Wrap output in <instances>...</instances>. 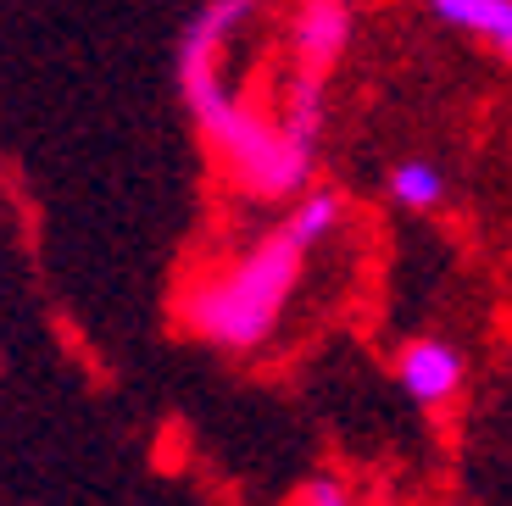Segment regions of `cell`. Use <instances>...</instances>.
Returning a JSON list of instances; mask_svg holds the SVG:
<instances>
[{
    "instance_id": "cell-6",
    "label": "cell",
    "mask_w": 512,
    "mask_h": 506,
    "mask_svg": "<svg viewBox=\"0 0 512 506\" xmlns=\"http://www.w3.org/2000/svg\"><path fill=\"white\" fill-rule=\"evenodd\" d=\"M351 217V195L334 190V184H307V190L290 201V212H284V234H290L301 251H318V245H329L340 228H346Z\"/></svg>"
},
{
    "instance_id": "cell-5",
    "label": "cell",
    "mask_w": 512,
    "mask_h": 506,
    "mask_svg": "<svg viewBox=\"0 0 512 506\" xmlns=\"http://www.w3.org/2000/svg\"><path fill=\"white\" fill-rule=\"evenodd\" d=\"M423 12L440 28L485 45L501 62H512V0H423Z\"/></svg>"
},
{
    "instance_id": "cell-8",
    "label": "cell",
    "mask_w": 512,
    "mask_h": 506,
    "mask_svg": "<svg viewBox=\"0 0 512 506\" xmlns=\"http://www.w3.org/2000/svg\"><path fill=\"white\" fill-rule=\"evenodd\" d=\"M279 123L290 128V134H301V140L323 145V128H329V84H323L318 73H295L290 89H284Z\"/></svg>"
},
{
    "instance_id": "cell-7",
    "label": "cell",
    "mask_w": 512,
    "mask_h": 506,
    "mask_svg": "<svg viewBox=\"0 0 512 506\" xmlns=\"http://www.w3.org/2000/svg\"><path fill=\"white\" fill-rule=\"evenodd\" d=\"M446 195H451V173L435 156H401V162H390V173H384V201L407 217L440 212Z\"/></svg>"
},
{
    "instance_id": "cell-2",
    "label": "cell",
    "mask_w": 512,
    "mask_h": 506,
    "mask_svg": "<svg viewBox=\"0 0 512 506\" xmlns=\"http://www.w3.org/2000/svg\"><path fill=\"white\" fill-rule=\"evenodd\" d=\"M307 256L312 251H301L284 228L256 234L245 251H234L229 262L201 273L179 295V323L212 351H229V356L262 351L279 334L284 312L301 290Z\"/></svg>"
},
{
    "instance_id": "cell-4",
    "label": "cell",
    "mask_w": 512,
    "mask_h": 506,
    "mask_svg": "<svg viewBox=\"0 0 512 506\" xmlns=\"http://www.w3.org/2000/svg\"><path fill=\"white\" fill-rule=\"evenodd\" d=\"M396 384L412 406L440 412V406H451L462 395V384H468V356H462V345L446 340V334H418V340H407L396 351Z\"/></svg>"
},
{
    "instance_id": "cell-3",
    "label": "cell",
    "mask_w": 512,
    "mask_h": 506,
    "mask_svg": "<svg viewBox=\"0 0 512 506\" xmlns=\"http://www.w3.org/2000/svg\"><path fill=\"white\" fill-rule=\"evenodd\" d=\"M284 39H290L295 73L329 78L351 56V45H357V6L351 0H301L290 12Z\"/></svg>"
},
{
    "instance_id": "cell-1",
    "label": "cell",
    "mask_w": 512,
    "mask_h": 506,
    "mask_svg": "<svg viewBox=\"0 0 512 506\" xmlns=\"http://www.w3.org/2000/svg\"><path fill=\"white\" fill-rule=\"evenodd\" d=\"M256 12H262V0H201L179 34L173 84L184 95L190 123L201 128L206 151L234 178V190L251 201H295L318 173V145L290 134L279 117L234 101V89L223 84V45Z\"/></svg>"
},
{
    "instance_id": "cell-9",
    "label": "cell",
    "mask_w": 512,
    "mask_h": 506,
    "mask_svg": "<svg viewBox=\"0 0 512 506\" xmlns=\"http://www.w3.org/2000/svg\"><path fill=\"white\" fill-rule=\"evenodd\" d=\"M290 506H357V495H351V484L340 479V473H312V479L295 490Z\"/></svg>"
}]
</instances>
